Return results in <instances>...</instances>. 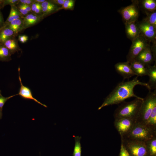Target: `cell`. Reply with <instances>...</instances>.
Listing matches in <instances>:
<instances>
[{
  "mask_svg": "<svg viewBox=\"0 0 156 156\" xmlns=\"http://www.w3.org/2000/svg\"><path fill=\"white\" fill-rule=\"evenodd\" d=\"M140 34L148 41L156 43V28L146 22L143 20L137 24Z\"/></svg>",
  "mask_w": 156,
  "mask_h": 156,
  "instance_id": "ba28073f",
  "label": "cell"
},
{
  "mask_svg": "<svg viewBox=\"0 0 156 156\" xmlns=\"http://www.w3.org/2000/svg\"><path fill=\"white\" fill-rule=\"evenodd\" d=\"M17 95V94H14L8 97H5L2 96L1 94L0 95V108L2 109L5 102L9 99L12 97Z\"/></svg>",
  "mask_w": 156,
  "mask_h": 156,
  "instance_id": "4dcf8cb0",
  "label": "cell"
},
{
  "mask_svg": "<svg viewBox=\"0 0 156 156\" xmlns=\"http://www.w3.org/2000/svg\"><path fill=\"white\" fill-rule=\"evenodd\" d=\"M16 35L12 30L7 27L0 29V39L1 44H3L5 41L13 38Z\"/></svg>",
  "mask_w": 156,
  "mask_h": 156,
  "instance_id": "7402d4cb",
  "label": "cell"
},
{
  "mask_svg": "<svg viewBox=\"0 0 156 156\" xmlns=\"http://www.w3.org/2000/svg\"><path fill=\"white\" fill-rule=\"evenodd\" d=\"M146 16L143 20L156 28V12H149L145 11Z\"/></svg>",
  "mask_w": 156,
  "mask_h": 156,
  "instance_id": "484cf974",
  "label": "cell"
},
{
  "mask_svg": "<svg viewBox=\"0 0 156 156\" xmlns=\"http://www.w3.org/2000/svg\"><path fill=\"white\" fill-rule=\"evenodd\" d=\"M23 17L18 10L16 6H11L9 15L4 22L3 26L1 28L6 27L10 23L14 20Z\"/></svg>",
  "mask_w": 156,
  "mask_h": 156,
  "instance_id": "e0dca14e",
  "label": "cell"
},
{
  "mask_svg": "<svg viewBox=\"0 0 156 156\" xmlns=\"http://www.w3.org/2000/svg\"><path fill=\"white\" fill-rule=\"evenodd\" d=\"M155 136H156V131L150 129L145 125L135 122L129 133L124 136L120 137L145 142Z\"/></svg>",
  "mask_w": 156,
  "mask_h": 156,
  "instance_id": "3957f363",
  "label": "cell"
},
{
  "mask_svg": "<svg viewBox=\"0 0 156 156\" xmlns=\"http://www.w3.org/2000/svg\"><path fill=\"white\" fill-rule=\"evenodd\" d=\"M34 1L35 2H38L40 3H41L45 1H46V0H34Z\"/></svg>",
  "mask_w": 156,
  "mask_h": 156,
  "instance_id": "ab89813d",
  "label": "cell"
},
{
  "mask_svg": "<svg viewBox=\"0 0 156 156\" xmlns=\"http://www.w3.org/2000/svg\"><path fill=\"white\" fill-rule=\"evenodd\" d=\"M56 8V5L53 4L51 5L42 8V13H43V15L47 14L50 13L54 11Z\"/></svg>",
  "mask_w": 156,
  "mask_h": 156,
  "instance_id": "83f0119b",
  "label": "cell"
},
{
  "mask_svg": "<svg viewBox=\"0 0 156 156\" xmlns=\"http://www.w3.org/2000/svg\"><path fill=\"white\" fill-rule=\"evenodd\" d=\"M148 156H156V136L145 142Z\"/></svg>",
  "mask_w": 156,
  "mask_h": 156,
  "instance_id": "ffe728a7",
  "label": "cell"
},
{
  "mask_svg": "<svg viewBox=\"0 0 156 156\" xmlns=\"http://www.w3.org/2000/svg\"><path fill=\"white\" fill-rule=\"evenodd\" d=\"M135 121L129 118H121L115 120L114 125L120 136H124L130 131Z\"/></svg>",
  "mask_w": 156,
  "mask_h": 156,
  "instance_id": "9c48e42d",
  "label": "cell"
},
{
  "mask_svg": "<svg viewBox=\"0 0 156 156\" xmlns=\"http://www.w3.org/2000/svg\"><path fill=\"white\" fill-rule=\"evenodd\" d=\"M119 156H131L122 142H121Z\"/></svg>",
  "mask_w": 156,
  "mask_h": 156,
  "instance_id": "f546056e",
  "label": "cell"
},
{
  "mask_svg": "<svg viewBox=\"0 0 156 156\" xmlns=\"http://www.w3.org/2000/svg\"><path fill=\"white\" fill-rule=\"evenodd\" d=\"M74 138L75 145L72 154L73 156H81L82 147L81 146L80 140L81 136H73Z\"/></svg>",
  "mask_w": 156,
  "mask_h": 156,
  "instance_id": "d4e9b609",
  "label": "cell"
},
{
  "mask_svg": "<svg viewBox=\"0 0 156 156\" xmlns=\"http://www.w3.org/2000/svg\"><path fill=\"white\" fill-rule=\"evenodd\" d=\"M145 125L150 129L156 131V104L153 107Z\"/></svg>",
  "mask_w": 156,
  "mask_h": 156,
  "instance_id": "44dd1931",
  "label": "cell"
},
{
  "mask_svg": "<svg viewBox=\"0 0 156 156\" xmlns=\"http://www.w3.org/2000/svg\"><path fill=\"white\" fill-rule=\"evenodd\" d=\"M74 1L73 0H65L64 3L74 5Z\"/></svg>",
  "mask_w": 156,
  "mask_h": 156,
  "instance_id": "74e56055",
  "label": "cell"
},
{
  "mask_svg": "<svg viewBox=\"0 0 156 156\" xmlns=\"http://www.w3.org/2000/svg\"><path fill=\"white\" fill-rule=\"evenodd\" d=\"M12 55L8 50L3 44H0V61L8 62L11 60Z\"/></svg>",
  "mask_w": 156,
  "mask_h": 156,
  "instance_id": "603a6c76",
  "label": "cell"
},
{
  "mask_svg": "<svg viewBox=\"0 0 156 156\" xmlns=\"http://www.w3.org/2000/svg\"><path fill=\"white\" fill-rule=\"evenodd\" d=\"M132 42L127 56V62L130 64L143 50L149 45L147 40L140 34Z\"/></svg>",
  "mask_w": 156,
  "mask_h": 156,
  "instance_id": "8992f818",
  "label": "cell"
},
{
  "mask_svg": "<svg viewBox=\"0 0 156 156\" xmlns=\"http://www.w3.org/2000/svg\"><path fill=\"white\" fill-rule=\"evenodd\" d=\"M73 6L74 5H73L64 3L61 7L59 8L57 10H58L62 9H71L73 8Z\"/></svg>",
  "mask_w": 156,
  "mask_h": 156,
  "instance_id": "e575fe53",
  "label": "cell"
},
{
  "mask_svg": "<svg viewBox=\"0 0 156 156\" xmlns=\"http://www.w3.org/2000/svg\"><path fill=\"white\" fill-rule=\"evenodd\" d=\"M28 36L26 35H19L18 36V40L21 42L25 43L28 40Z\"/></svg>",
  "mask_w": 156,
  "mask_h": 156,
  "instance_id": "836d02e7",
  "label": "cell"
},
{
  "mask_svg": "<svg viewBox=\"0 0 156 156\" xmlns=\"http://www.w3.org/2000/svg\"><path fill=\"white\" fill-rule=\"evenodd\" d=\"M1 90H0V95L1 94Z\"/></svg>",
  "mask_w": 156,
  "mask_h": 156,
  "instance_id": "b9f144b4",
  "label": "cell"
},
{
  "mask_svg": "<svg viewBox=\"0 0 156 156\" xmlns=\"http://www.w3.org/2000/svg\"><path fill=\"white\" fill-rule=\"evenodd\" d=\"M16 7L20 13L24 17L29 14L23 4H18Z\"/></svg>",
  "mask_w": 156,
  "mask_h": 156,
  "instance_id": "f1b7e54d",
  "label": "cell"
},
{
  "mask_svg": "<svg viewBox=\"0 0 156 156\" xmlns=\"http://www.w3.org/2000/svg\"><path fill=\"white\" fill-rule=\"evenodd\" d=\"M2 116V109L0 108V119H1Z\"/></svg>",
  "mask_w": 156,
  "mask_h": 156,
  "instance_id": "60d3db41",
  "label": "cell"
},
{
  "mask_svg": "<svg viewBox=\"0 0 156 156\" xmlns=\"http://www.w3.org/2000/svg\"><path fill=\"white\" fill-rule=\"evenodd\" d=\"M31 7V13L37 15H41L40 14L42 13V7L41 3L34 1Z\"/></svg>",
  "mask_w": 156,
  "mask_h": 156,
  "instance_id": "4316f807",
  "label": "cell"
},
{
  "mask_svg": "<svg viewBox=\"0 0 156 156\" xmlns=\"http://www.w3.org/2000/svg\"><path fill=\"white\" fill-rule=\"evenodd\" d=\"M156 104V89L153 91H149L145 97L143 98L138 116L135 122L145 125Z\"/></svg>",
  "mask_w": 156,
  "mask_h": 156,
  "instance_id": "277c9868",
  "label": "cell"
},
{
  "mask_svg": "<svg viewBox=\"0 0 156 156\" xmlns=\"http://www.w3.org/2000/svg\"><path fill=\"white\" fill-rule=\"evenodd\" d=\"M143 98H135L129 102H123L115 109L113 114L115 120L129 118L136 121Z\"/></svg>",
  "mask_w": 156,
  "mask_h": 156,
  "instance_id": "7a4b0ae2",
  "label": "cell"
},
{
  "mask_svg": "<svg viewBox=\"0 0 156 156\" xmlns=\"http://www.w3.org/2000/svg\"><path fill=\"white\" fill-rule=\"evenodd\" d=\"M18 79L20 84L21 87L19 89L18 93L17 94L22 98L27 99H30L34 100L38 103L44 107H47V106L45 105L42 104L38 101L33 96L31 91L29 88L24 86L22 83L21 79L20 76V68H18Z\"/></svg>",
  "mask_w": 156,
  "mask_h": 156,
  "instance_id": "7c38bea8",
  "label": "cell"
},
{
  "mask_svg": "<svg viewBox=\"0 0 156 156\" xmlns=\"http://www.w3.org/2000/svg\"><path fill=\"white\" fill-rule=\"evenodd\" d=\"M3 0H0V9L3 8Z\"/></svg>",
  "mask_w": 156,
  "mask_h": 156,
  "instance_id": "f35d334b",
  "label": "cell"
},
{
  "mask_svg": "<svg viewBox=\"0 0 156 156\" xmlns=\"http://www.w3.org/2000/svg\"><path fill=\"white\" fill-rule=\"evenodd\" d=\"M34 2V0H19L18 4L27 5L31 6Z\"/></svg>",
  "mask_w": 156,
  "mask_h": 156,
  "instance_id": "d6a6232c",
  "label": "cell"
},
{
  "mask_svg": "<svg viewBox=\"0 0 156 156\" xmlns=\"http://www.w3.org/2000/svg\"><path fill=\"white\" fill-rule=\"evenodd\" d=\"M138 76L128 81L119 83L112 91L105 98L104 102L98 108L99 110L103 107L117 104L124 101L127 99L133 97L140 98L135 94L133 90L135 86L140 85L146 87L149 90L151 89L146 83L140 81Z\"/></svg>",
  "mask_w": 156,
  "mask_h": 156,
  "instance_id": "6da1fadb",
  "label": "cell"
},
{
  "mask_svg": "<svg viewBox=\"0 0 156 156\" xmlns=\"http://www.w3.org/2000/svg\"><path fill=\"white\" fill-rule=\"evenodd\" d=\"M142 5L145 11L153 12L156 11L155 0H144L142 1Z\"/></svg>",
  "mask_w": 156,
  "mask_h": 156,
  "instance_id": "cb8c5ba5",
  "label": "cell"
},
{
  "mask_svg": "<svg viewBox=\"0 0 156 156\" xmlns=\"http://www.w3.org/2000/svg\"><path fill=\"white\" fill-rule=\"evenodd\" d=\"M116 72L123 78L124 79H129L136 75L131 67L130 64L127 62H119L114 65Z\"/></svg>",
  "mask_w": 156,
  "mask_h": 156,
  "instance_id": "30bf717a",
  "label": "cell"
},
{
  "mask_svg": "<svg viewBox=\"0 0 156 156\" xmlns=\"http://www.w3.org/2000/svg\"><path fill=\"white\" fill-rule=\"evenodd\" d=\"M120 138L121 142L131 156H148L145 142Z\"/></svg>",
  "mask_w": 156,
  "mask_h": 156,
  "instance_id": "5b68a950",
  "label": "cell"
},
{
  "mask_svg": "<svg viewBox=\"0 0 156 156\" xmlns=\"http://www.w3.org/2000/svg\"><path fill=\"white\" fill-rule=\"evenodd\" d=\"M125 24L127 37L132 41L140 35V30L135 22Z\"/></svg>",
  "mask_w": 156,
  "mask_h": 156,
  "instance_id": "4fadbf2b",
  "label": "cell"
},
{
  "mask_svg": "<svg viewBox=\"0 0 156 156\" xmlns=\"http://www.w3.org/2000/svg\"><path fill=\"white\" fill-rule=\"evenodd\" d=\"M65 0H51V1L54 4H57L62 5L65 2Z\"/></svg>",
  "mask_w": 156,
  "mask_h": 156,
  "instance_id": "d590c367",
  "label": "cell"
},
{
  "mask_svg": "<svg viewBox=\"0 0 156 156\" xmlns=\"http://www.w3.org/2000/svg\"><path fill=\"white\" fill-rule=\"evenodd\" d=\"M1 43V40H0V44Z\"/></svg>",
  "mask_w": 156,
  "mask_h": 156,
  "instance_id": "7bdbcfd3",
  "label": "cell"
},
{
  "mask_svg": "<svg viewBox=\"0 0 156 156\" xmlns=\"http://www.w3.org/2000/svg\"><path fill=\"white\" fill-rule=\"evenodd\" d=\"M19 0H3V6L10 5L11 6H16L18 3Z\"/></svg>",
  "mask_w": 156,
  "mask_h": 156,
  "instance_id": "1f68e13d",
  "label": "cell"
},
{
  "mask_svg": "<svg viewBox=\"0 0 156 156\" xmlns=\"http://www.w3.org/2000/svg\"><path fill=\"white\" fill-rule=\"evenodd\" d=\"M23 18L17 19L10 23L6 27L12 30L17 35L23 29Z\"/></svg>",
  "mask_w": 156,
  "mask_h": 156,
  "instance_id": "d6986e66",
  "label": "cell"
},
{
  "mask_svg": "<svg viewBox=\"0 0 156 156\" xmlns=\"http://www.w3.org/2000/svg\"><path fill=\"white\" fill-rule=\"evenodd\" d=\"M137 1H134L131 4L122 8L120 11L125 24L135 22L139 16Z\"/></svg>",
  "mask_w": 156,
  "mask_h": 156,
  "instance_id": "52a82bcc",
  "label": "cell"
},
{
  "mask_svg": "<svg viewBox=\"0 0 156 156\" xmlns=\"http://www.w3.org/2000/svg\"><path fill=\"white\" fill-rule=\"evenodd\" d=\"M4 22L3 18L0 9V29L3 26Z\"/></svg>",
  "mask_w": 156,
  "mask_h": 156,
  "instance_id": "8d00e7d4",
  "label": "cell"
},
{
  "mask_svg": "<svg viewBox=\"0 0 156 156\" xmlns=\"http://www.w3.org/2000/svg\"><path fill=\"white\" fill-rule=\"evenodd\" d=\"M130 64L133 71L138 77L147 75L146 67L142 63L134 60Z\"/></svg>",
  "mask_w": 156,
  "mask_h": 156,
  "instance_id": "2e32d148",
  "label": "cell"
},
{
  "mask_svg": "<svg viewBox=\"0 0 156 156\" xmlns=\"http://www.w3.org/2000/svg\"><path fill=\"white\" fill-rule=\"evenodd\" d=\"M134 60L142 63L145 66L151 65L155 60L150 45H148L136 57Z\"/></svg>",
  "mask_w": 156,
  "mask_h": 156,
  "instance_id": "8fae6325",
  "label": "cell"
},
{
  "mask_svg": "<svg viewBox=\"0 0 156 156\" xmlns=\"http://www.w3.org/2000/svg\"><path fill=\"white\" fill-rule=\"evenodd\" d=\"M42 15H38L30 13L25 16L23 18V29H26L38 23L42 19Z\"/></svg>",
  "mask_w": 156,
  "mask_h": 156,
  "instance_id": "5bb4252c",
  "label": "cell"
},
{
  "mask_svg": "<svg viewBox=\"0 0 156 156\" xmlns=\"http://www.w3.org/2000/svg\"><path fill=\"white\" fill-rule=\"evenodd\" d=\"M147 69V75L149 79L147 83L151 90L156 89V64L153 66L149 65L146 66Z\"/></svg>",
  "mask_w": 156,
  "mask_h": 156,
  "instance_id": "9a60e30c",
  "label": "cell"
},
{
  "mask_svg": "<svg viewBox=\"0 0 156 156\" xmlns=\"http://www.w3.org/2000/svg\"><path fill=\"white\" fill-rule=\"evenodd\" d=\"M3 44L8 50L11 55L20 50L17 40L14 37L8 39Z\"/></svg>",
  "mask_w": 156,
  "mask_h": 156,
  "instance_id": "ac0fdd59",
  "label": "cell"
}]
</instances>
